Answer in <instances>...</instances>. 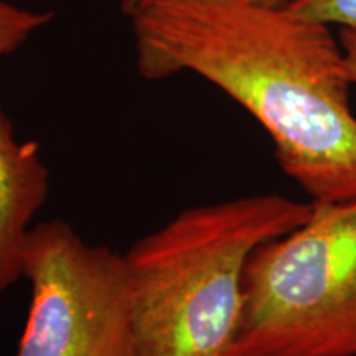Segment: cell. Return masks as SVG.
Here are the masks:
<instances>
[{
  "label": "cell",
  "mask_w": 356,
  "mask_h": 356,
  "mask_svg": "<svg viewBox=\"0 0 356 356\" xmlns=\"http://www.w3.org/2000/svg\"><path fill=\"white\" fill-rule=\"evenodd\" d=\"M131 22L140 76L198 74L266 129L310 202L356 200L353 81L330 25L266 0H155Z\"/></svg>",
  "instance_id": "6da1fadb"
},
{
  "label": "cell",
  "mask_w": 356,
  "mask_h": 356,
  "mask_svg": "<svg viewBox=\"0 0 356 356\" xmlns=\"http://www.w3.org/2000/svg\"><path fill=\"white\" fill-rule=\"evenodd\" d=\"M314 211L310 200L249 195L178 213L134 243L132 356H233L249 256Z\"/></svg>",
  "instance_id": "7a4b0ae2"
},
{
  "label": "cell",
  "mask_w": 356,
  "mask_h": 356,
  "mask_svg": "<svg viewBox=\"0 0 356 356\" xmlns=\"http://www.w3.org/2000/svg\"><path fill=\"white\" fill-rule=\"evenodd\" d=\"M233 356H356V200L251 252Z\"/></svg>",
  "instance_id": "3957f363"
},
{
  "label": "cell",
  "mask_w": 356,
  "mask_h": 356,
  "mask_svg": "<svg viewBox=\"0 0 356 356\" xmlns=\"http://www.w3.org/2000/svg\"><path fill=\"white\" fill-rule=\"evenodd\" d=\"M22 277L32 287L15 356H132L126 257L91 246L68 222L30 228Z\"/></svg>",
  "instance_id": "277c9868"
},
{
  "label": "cell",
  "mask_w": 356,
  "mask_h": 356,
  "mask_svg": "<svg viewBox=\"0 0 356 356\" xmlns=\"http://www.w3.org/2000/svg\"><path fill=\"white\" fill-rule=\"evenodd\" d=\"M50 191L37 142H19L0 109V297L22 277V251Z\"/></svg>",
  "instance_id": "5b68a950"
},
{
  "label": "cell",
  "mask_w": 356,
  "mask_h": 356,
  "mask_svg": "<svg viewBox=\"0 0 356 356\" xmlns=\"http://www.w3.org/2000/svg\"><path fill=\"white\" fill-rule=\"evenodd\" d=\"M51 20V13L26 10L0 0V58L20 47L35 30Z\"/></svg>",
  "instance_id": "8992f818"
},
{
  "label": "cell",
  "mask_w": 356,
  "mask_h": 356,
  "mask_svg": "<svg viewBox=\"0 0 356 356\" xmlns=\"http://www.w3.org/2000/svg\"><path fill=\"white\" fill-rule=\"evenodd\" d=\"M287 6L325 25L356 30V0H291Z\"/></svg>",
  "instance_id": "52a82bcc"
},
{
  "label": "cell",
  "mask_w": 356,
  "mask_h": 356,
  "mask_svg": "<svg viewBox=\"0 0 356 356\" xmlns=\"http://www.w3.org/2000/svg\"><path fill=\"white\" fill-rule=\"evenodd\" d=\"M338 40H340L341 48H343L351 81H353V86H356V30L341 29Z\"/></svg>",
  "instance_id": "ba28073f"
},
{
  "label": "cell",
  "mask_w": 356,
  "mask_h": 356,
  "mask_svg": "<svg viewBox=\"0 0 356 356\" xmlns=\"http://www.w3.org/2000/svg\"><path fill=\"white\" fill-rule=\"evenodd\" d=\"M152 2H155V0H121V8H122L124 15H127L129 19H132L134 15H137L140 10H144V8L149 7ZM266 2L289 3L291 0H266Z\"/></svg>",
  "instance_id": "9c48e42d"
}]
</instances>
